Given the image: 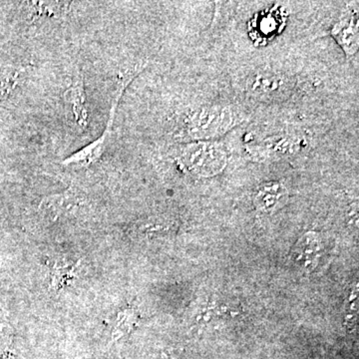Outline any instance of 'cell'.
Wrapping results in <instances>:
<instances>
[{"instance_id":"obj_12","label":"cell","mask_w":359,"mask_h":359,"mask_svg":"<svg viewBox=\"0 0 359 359\" xmlns=\"http://www.w3.org/2000/svg\"><path fill=\"white\" fill-rule=\"evenodd\" d=\"M137 323V316L132 309H125L119 313L116 320L115 327L113 328L112 340L118 341L124 337H128L134 330Z\"/></svg>"},{"instance_id":"obj_9","label":"cell","mask_w":359,"mask_h":359,"mask_svg":"<svg viewBox=\"0 0 359 359\" xmlns=\"http://www.w3.org/2000/svg\"><path fill=\"white\" fill-rule=\"evenodd\" d=\"M287 200V191L280 183H269L262 187L257 194L256 205L261 211L275 212L282 208Z\"/></svg>"},{"instance_id":"obj_8","label":"cell","mask_w":359,"mask_h":359,"mask_svg":"<svg viewBox=\"0 0 359 359\" xmlns=\"http://www.w3.org/2000/svg\"><path fill=\"white\" fill-rule=\"evenodd\" d=\"M65 97L66 102L70 106L74 115L75 122L81 128H85L88 125L89 115L83 78H75L72 84L66 89Z\"/></svg>"},{"instance_id":"obj_6","label":"cell","mask_w":359,"mask_h":359,"mask_svg":"<svg viewBox=\"0 0 359 359\" xmlns=\"http://www.w3.org/2000/svg\"><path fill=\"white\" fill-rule=\"evenodd\" d=\"M330 35L346 53L351 57L358 53L359 48V21L358 6L346 7L339 20L332 25Z\"/></svg>"},{"instance_id":"obj_11","label":"cell","mask_w":359,"mask_h":359,"mask_svg":"<svg viewBox=\"0 0 359 359\" xmlns=\"http://www.w3.org/2000/svg\"><path fill=\"white\" fill-rule=\"evenodd\" d=\"M23 72H25V68L23 67H0V101L11 95V92L18 86V80Z\"/></svg>"},{"instance_id":"obj_1","label":"cell","mask_w":359,"mask_h":359,"mask_svg":"<svg viewBox=\"0 0 359 359\" xmlns=\"http://www.w3.org/2000/svg\"><path fill=\"white\" fill-rule=\"evenodd\" d=\"M243 121L244 115L233 106L205 104L184 116L175 137L184 143L218 141Z\"/></svg>"},{"instance_id":"obj_4","label":"cell","mask_w":359,"mask_h":359,"mask_svg":"<svg viewBox=\"0 0 359 359\" xmlns=\"http://www.w3.org/2000/svg\"><path fill=\"white\" fill-rule=\"evenodd\" d=\"M306 139L294 135H276L266 139L261 145L250 146L247 149V155L250 160L264 162L271 157L294 156L306 147Z\"/></svg>"},{"instance_id":"obj_2","label":"cell","mask_w":359,"mask_h":359,"mask_svg":"<svg viewBox=\"0 0 359 359\" xmlns=\"http://www.w3.org/2000/svg\"><path fill=\"white\" fill-rule=\"evenodd\" d=\"M176 161L184 171L202 178H211L226 169L228 149L219 141L191 142L182 146Z\"/></svg>"},{"instance_id":"obj_5","label":"cell","mask_w":359,"mask_h":359,"mask_svg":"<svg viewBox=\"0 0 359 359\" xmlns=\"http://www.w3.org/2000/svg\"><path fill=\"white\" fill-rule=\"evenodd\" d=\"M86 205V197L76 187L62 193L47 196L40 202L39 210L53 221L75 216Z\"/></svg>"},{"instance_id":"obj_7","label":"cell","mask_w":359,"mask_h":359,"mask_svg":"<svg viewBox=\"0 0 359 359\" xmlns=\"http://www.w3.org/2000/svg\"><path fill=\"white\" fill-rule=\"evenodd\" d=\"M290 85V79L280 73L262 71L250 78L248 82L250 93L255 96L271 98L283 93Z\"/></svg>"},{"instance_id":"obj_3","label":"cell","mask_w":359,"mask_h":359,"mask_svg":"<svg viewBox=\"0 0 359 359\" xmlns=\"http://www.w3.org/2000/svg\"><path fill=\"white\" fill-rule=\"evenodd\" d=\"M146 63H138L133 68L127 71L120 78L119 87L117 89L115 99L113 100L112 107H111L109 119H108L107 126L104 130V133L97 139L96 141L92 142L91 144L87 145L86 147L77 151L74 154L70 155L67 159L62 162L65 166L74 167H89L94 163L98 162L102 157L104 152L107 149L108 143L110 141L111 134H112V126L114 124L116 111H117L118 104L121 100L122 96L124 95L125 90L131 84L135 78L145 69Z\"/></svg>"},{"instance_id":"obj_10","label":"cell","mask_w":359,"mask_h":359,"mask_svg":"<svg viewBox=\"0 0 359 359\" xmlns=\"http://www.w3.org/2000/svg\"><path fill=\"white\" fill-rule=\"evenodd\" d=\"M80 262L70 266V264H55L52 269L50 290L58 292L65 287L68 283L72 282L76 276Z\"/></svg>"},{"instance_id":"obj_13","label":"cell","mask_w":359,"mask_h":359,"mask_svg":"<svg viewBox=\"0 0 359 359\" xmlns=\"http://www.w3.org/2000/svg\"><path fill=\"white\" fill-rule=\"evenodd\" d=\"M32 11L33 18H41V16H50V18H59L66 13L68 4L59 1H32Z\"/></svg>"}]
</instances>
